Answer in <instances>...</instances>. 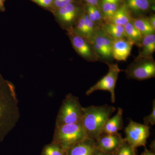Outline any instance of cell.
I'll return each instance as SVG.
<instances>
[{
	"instance_id": "obj_19",
	"label": "cell",
	"mask_w": 155,
	"mask_h": 155,
	"mask_svg": "<svg viewBox=\"0 0 155 155\" xmlns=\"http://www.w3.org/2000/svg\"><path fill=\"white\" fill-rule=\"evenodd\" d=\"M131 22L143 36L155 33V30L150 25L146 16L133 17Z\"/></svg>"
},
{
	"instance_id": "obj_2",
	"label": "cell",
	"mask_w": 155,
	"mask_h": 155,
	"mask_svg": "<svg viewBox=\"0 0 155 155\" xmlns=\"http://www.w3.org/2000/svg\"><path fill=\"white\" fill-rule=\"evenodd\" d=\"M116 110L107 105L83 107L81 122L89 137L96 140L103 134L106 122Z\"/></svg>"
},
{
	"instance_id": "obj_17",
	"label": "cell",
	"mask_w": 155,
	"mask_h": 155,
	"mask_svg": "<svg viewBox=\"0 0 155 155\" xmlns=\"http://www.w3.org/2000/svg\"><path fill=\"white\" fill-rule=\"evenodd\" d=\"M140 48L138 58H147L153 57L155 51V33L145 35L143 37L140 45Z\"/></svg>"
},
{
	"instance_id": "obj_5",
	"label": "cell",
	"mask_w": 155,
	"mask_h": 155,
	"mask_svg": "<svg viewBox=\"0 0 155 155\" xmlns=\"http://www.w3.org/2000/svg\"><path fill=\"white\" fill-rule=\"evenodd\" d=\"M128 79L147 80L155 77V62L153 57H137L125 70Z\"/></svg>"
},
{
	"instance_id": "obj_28",
	"label": "cell",
	"mask_w": 155,
	"mask_h": 155,
	"mask_svg": "<svg viewBox=\"0 0 155 155\" xmlns=\"http://www.w3.org/2000/svg\"><path fill=\"white\" fill-rule=\"evenodd\" d=\"M80 2L83 5L100 7L102 0H80Z\"/></svg>"
},
{
	"instance_id": "obj_20",
	"label": "cell",
	"mask_w": 155,
	"mask_h": 155,
	"mask_svg": "<svg viewBox=\"0 0 155 155\" xmlns=\"http://www.w3.org/2000/svg\"><path fill=\"white\" fill-rule=\"evenodd\" d=\"M124 27L126 38L139 47L143 36L135 28L131 21L124 25Z\"/></svg>"
},
{
	"instance_id": "obj_30",
	"label": "cell",
	"mask_w": 155,
	"mask_h": 155,
	"mask_svg": "<svg viewBox=\"0 0 155 155\" xmlns=\"http://www.w3.org/2000/svg\"><path fill=\"white\" fill-rule=\"evenodd\" d=\"M92 155H114V153L104 152L96 147Z\"/></svg>"
},
{
	"instance_id": "obj_23",
	"label": "cell",
	"mask_w": 155,
	"mask_h": 155,
	"mask_svg": "<svg viewBox=\"0 0 155 155\" xmlns=\"http://www.w3.org/2000/svg\"><path fill=\"white\" fill-rule=\"evenodd\" d=\"M41 155H68L67 150L52 142L43 148Z\"/></svg>"
},
{
	"instance_id": "obj_25",
	"label": "cell",
	"mask_w": 155,
	"mask_h": 155,
	"mask_svg": "<svg viewBox=\"0 0 155 155\" xmlns=\"http://www.w3.org/2000/svg\"><path fill=\"white\" fill-rule=\"evenodd\" d=\"M81 2L80 0H54L52 7L50 12L53 13L58 9L74 2Z\"/></svg>"
},
{
	"instance_id": "obj_11",
	"label": "cell",
	"mask_w": 155,
	"mask_h": 155,
	"mask_svg": "<svg viewBox=\"0 0 155 155\" xmlns=\"http://www.w3.org/2000/svg\"><path fill=\"white\" fill-rule=\"evenodd\" d=\"M125 140L119 133L114 134H103L95 140V146L104 152L114 153Z\"/></svg>"
},
{
	"instance_id": "obj_22",
	"label": "cell",
	"mask_w": 155,
	"mask_h": 155,
	"mask_svg": "<svg viewBox=\"0 0 155 155\" xmlns=\"http://www.w3.org/2000/svg\"><path fill=\"white\" fill-rule=\"evenodd\" d=\"M122 3H111L102 1L100 8L102 14L104 22L114 15Z\"/></svg>"
},
{
	"instance_id": "obj_18",
	"label": "cell",
	"mask_w": 155,
	"mask_h": 155,
	"mask_svg": "<svg viewBox=\"0 0 155 155\" xmlns=\"http://www.w3.org/2000/svg\"><path fill=\"white\" fill-rule=\"evenodd\" d=\"M104 31L113 40L126 38L124 26L111 23H104L101 25Z\"/></svg>"
},
{
	"instance_id": "obj_4",
	"label": "cell",
	"mask_w": 155,
	"mask_h": 155,
	"mask_svg": "<svg viewBox=\"0 0 155 155\" xmlns=\"http://www.w3.org/2000/svg\"><path fill=\"white\" fill-rule=\"evenodd\" d=\"M83 108L78 97L70 93L67 94L58 112L55 126L80 123Z\"/></svg>"
},
{
	"instance_id": "obj_3",
	"label": "cell",
	"mask_w": 155,
	"mask_h": 155,
	"mask_svg": "<svg viewBox=\"0 0 155 155\" xmlns=\"http://www.w3.org/2000/svg\"><path fill=\"white\" fill-rule=\"evenodd\" d=\"M88 137L80 122L55 126L52 142L67 150Z\"/></svg>"
},
{
	"instance_id": "obj_24",
	"label": "cell",
	"mask_w": 155,
	"mask_h": 155,
	"mask_svg": "<svg viewBox=\"0 0 155 155\" xmlns=\"http://www.w3.org/2000/svg\"><path fill=\"white\" fill-rule=\"evenodd\" d=\"M114 155H137L136 149L134 148L125 140L119 146Z\"/></svg>"
},
{
	"instance_id": "obj_34",
	"label": "cell",
	"mask_w": 155,
	"mask_h": 155,
	"mask_svg": "<svg viewBox=\"0 0 155 155\" xmlns=\"http://www.w3.org/2000/svg\"><path fill=\"white\" fill-rule=\"evenodd\" d=\"M3 1H4V2H5V1H6V0H3Z\"/></svg>"
},
{
	"instance_id": "obj_27",
	"label": "cell",
	"mask_w": 155,
	"mask_h": 155,
	"mask_svg": "<svg viewBox=\"0 0 155 155\" xmlns=\"http://www.w3.org/2000/svg\"><path fill=\"white\" fill-rule=\"evenodd\" d=\"M152 111L149 116H146L143 118L144 125H147L150 124L152 125L155 124V101H153Z\"/></svg>"
},
{
	"instance_id": "obj_13",
	"label": "cell",
	"mask_w": 155,
	"mask_h": 155,
	"mask_svg": "<svg viewBox=\"0 0 155 155\" xmlns=\"http://www.w3.org/2000/svg\"><path fill=\"white\" fill-rule=\"evenodd\" d=\"M134 45L133 43L126 38L113 41L112 51L113 59L118 61H127Z\"/></svg>"
},
{
	"instance_id": "obj_35",
	"label": "cell",
	"mask_w": 155,
	"mask_h": 155,
	"mask_svg": "<svg viewBox=\"0 0 155 155\" xmlns=\"http://www.w3.org/2000/svg\"></svg>"
},
{
	"instance_id": "obj_10",
	"label": "cell",
	"mask_w": 155,
	"mask_h": 155,
	"mask_svg": "<svg viewBox=\"0 0 155 155\" xmlns=\"http://www.w3.org/2000/svg\"><path fill=\"white\" fill-rule=\"evenodd\" d=\"M67 31L72 47L78 54L88 62L98 61L96 53L91 42L75 33L72 28L67 30Z\"/></svg>"
},
{
	"instance_id": "obj_6",
	"label": "cell",
	"mask_w": 155,
	"mask_h": 155,
	"mask_svg": "<svg viewBox=\"0 0 155 155\" xmlns=\"http://www.w3.org/2000/svg\"><path fill=\"white\" fill-rule=\"evenodd\" d=\"M83 11V4L78 2L60 8L52 14L60 26L67 31L73 27Z\"/></svg>"
},
{
	"instance_id": "obj_8",
	"label": "cell",
	"mask_w": 155,
	"mask_h": 155,
	"mask_svg": "<svg viewBox=\"0 0 155 155\" xmlns=\"http://www.w3.org/2000/svg\"><path fill=\"white\" fill-rule=\"evenodd\" d=\"M113 40L103 30L100 26L97 29L91 40L98 59L104 61L106 64L113 59L112 46Z\"/></svg>"
},
{
	"instance_id": "obj_1",
	"label": "cell",
	"mask_w": 155,
	"mask_h": 155,
	"mask_svg": "<svg viewBox=\"0 0 155 155\" xmlns=\"http://www.w3.org/2000/svg\"><path fill=\"white\" fill-rule=\"evenodd\" d=\"M19 117L15 85L0 74V143L15 127Z\"/></svg>"
},
{
	"instance_id": "obj_14",
	"label": "cell",
	"mask_w": 155,
	"mask_h": 155,
	"mask_svg": "<svg viewBox=\"0 0 155 155\" xmlns=\"http://www.w3.org/2000/svg\"><path fill=\"white\" fill-rule=\"evenodd\" d=\"M95 148V140L88 137L67 150V155H92Z\"/></svg>"
},
{
	"instance_id": "obj_21",
	"label": "cell",
	"mask_w": 155,
	"mask_h": 155,
	"mask_svg": "<svg viewBox=\"0 0 155 155\" xmlns=\"http://www.w3.org/2000/svg\"><path fill=\"white\" fill-rule=\"evenodd\" d=\"M83 7L84 10L91 21L100 26L102 25L104 19L100 7L87 5H83Z\"/></svg>"
},
{
	"instance_id": "obj_32",
	"label": "cell",
	"mask_w": 155,
	"mask_h": 155,
	"mask_svg": "<svg viewBox=\"0 0 155 155\" xmlns=\"http://www.w3.org/2000/svg\"><path fill=\"white\" fill-rule=\"evenodd\" d=\"M5 2L3 0H0V12H4L5 11Z\"/></svg>"
},
{
	"instance_id": "obj_29",
	"label": "cell",
	"mask_w": 155,
	"mask_h": 155,
	"mask_svg": "<svg viewBox=\"0 0 155 155\" xmlns=\"http://www.w3.org/2000/svg\"><path fill=\"white\" fill-rule=\"evenodd\" d=\"M147 19L150 25L155 30V14H151L149 17H147Z\"/></svg>"
},
{
	"instance_id": "obj_33",
	"label": "cell",
	"mask_w": 155,
	"mask_h": 155,
	"mask_svg": "<svg viewBox=\"0 0 155 155\" xmlns=\"http://www.w3.org/2000/svg\"><path fill=\"white\" fill-rule=\"evenodd\" d=\"M102 1L114 3H122L123 2V0H102Z\"/></svg>"
},
{
	"instance_id": "obj_15",
	"label": "cell",
	"mask_w": 155,
	"mask_h": 155,
	"mask_svg": "<svg viewBox=\"0 0 155 155\" xmlns=\"http://www.w3.org/2000/svg\"><path fill=\"white\" fill-rule=\"evenodd\" d=\"M123 125V110L119 108L116 115L106 122L103 134H109L118 133V131L122 130Z\"/></svg>"
},
{
	"instance_id": "obj_12",
	"label": "cell",
	"mask_w": 155,
	"mask_h": 155,
	"mask_svg": "<svg viewBox=\"0 0 155 155\" xmlns=\"http://www.w3.org/2000/svg\"><path fill=\"white\" fill-rule=\"evenodd\" d=\"M133 17L145 16L154 11L155 0H123Z\"/></svg>"
},
{
	"instance_id": "obj_16",
	"label": "cell",
	"mask_w": 155,
	"mask_h": 155,
	"mask_svg": "<svg viewBox=\"0 0 155 155\" xmlns=\"http://www.w3.org/2000/svg\"><path fill=\"white\" fill-rule=\"evenodd\" d=\"M133 16L123 2L114 15L104 23H111L123 26L131 22Z\"/></svg>"
},
{
	"instance_id": "obj_7",
	"label": "cell",
	"mask_w": 155,
	"mask_h": 155,
	"mask_svg": "<svg viewBox=\"0 0 155 155\" xmlns=\"http://www.w3.org/2000/svg\"><path fill=\"white\" fill-rule=\"evenodd\" d=\"M109 67L108 73L94 85L91 87L86 92V95H90L97 91H107L111 94L112 103L116 102L115 90L116 82L119 77V74L122 71L119 69L117 64L107 63Z\"/></svg>"
},
{
	"instance_id": "obj_26",
	"label": "cell",
	"mask_w": 155,
	"mask_h": 155,
	"mask_svg": "<svg viewBox=\"0 0 155 155\" xmlns=\"http://www.w3.org/2000/svg\"><path fill=\"white\" fill-rule=\"evenodd\" d=\"M42 8L51 11L52 7L54 0H30Z\"/></svg>"
},
{
	"instance_id": "obj_9",
	"label": "cell",
	"mask_w": 155,
	"mask_h": 155,
	"mask_svg": "<svg viewBox=\"0 0 155 155\" xmlns=\"http://www.w3.org/2000/svg\"><path fill=\"white\" fill-rule=\"evenodd\" d=\"M126 141L134 148L139 147H145L147 140L150 135V128L144 124H140L130 120L125 127Z\"/></svg>"
},
{
	"instance_id": "obj_31",
	"label": "cell",
	"mask_w": 155,
	"mask_h": 155,
	"mask_svg": "<svg viewBox=\"0 0 155 155\" xmlns=\"http://www.w3.org/2000/svg\"><path fill=\"white\" fill-rule=\"evenodd\" d=\"M141 155H155V154L153 151L149 150L145 147L144 151L142 153Z\"/></svg>"
}]
</instances>
